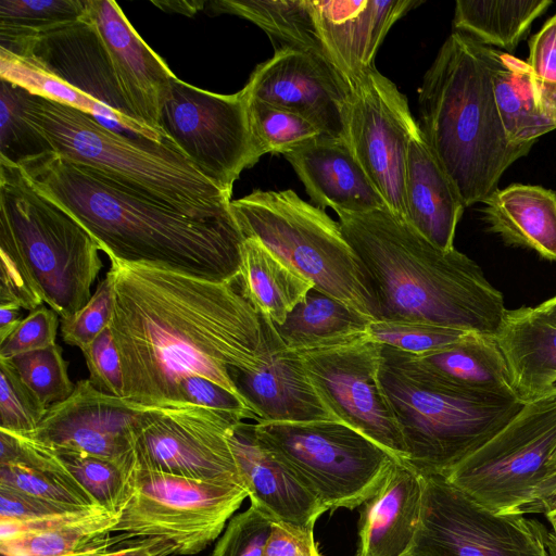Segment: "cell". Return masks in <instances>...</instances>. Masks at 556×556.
Returning <instances> with one entry per match:
<instances>
[{
  "label": "cell",
  "instance_id": "9f6ffc18",
  "mask_svg": "<svg viewBox=\"0 0 556 556\" xmlns=\"http://www.w3.org/2000/svg\"><path fill=\"white\" fill-rule=\"evenodd\" d=\"M556 509V470L548 472L536 486L526 514H542L545 517Z\"/></svg>",
  "mask_w": 556,
  "mask_h": 556
},
{
  "label": "cell",
  "instance_id": "7bdbcfd3",
  "mask_svg": "<svg viewBox=\"0 0 556 556\" xmlns=\"http://www.w3.org/2000/svg\"><path fill=\"white\" fill-rule=\"evenodd\" d=\"M0 484L61 505L102 507L76 480L23 465H0Z\"/></svg>",
  "mask_w": 556,
  "mask_h": 556
},
{
  "label": "cell",
  "instance_id": "8d00e7d4",
  "mask_svg": "<svg viewBox=\"0 0 556 556\" xmlns=\"http://www.w3.org/2000/svg\"><path fill=\"white\" fill-rule=\"evenodd\" d=\"M0 78L14 83L33 94L83 111L117 132L132 138H143L132 134L123 118L109 108L38 70L23 58L2 49H0Z\"/></svg>",
  "mask_w": 556,
  "mask_h": 556
},
{
  "label": "cell",
  "instance_id": "d590c367",
  "mask_svg": "<svg viewBox=\"0 0 556 556\" xmlns=\"http://www.w3.org/2000/svg\"><path fill=\"white\" fill-rule=\"evenodd\" d=\"M85 7V0H1L0 49L15 54L26 42L83 20Z\"/></svg>",
  "mask_w": 556,
  "mask_h": 556
},
{
  "label": "cell",
  "instance_id": "5bb4252c",
  "mask_svg": "<svg viewBox=\"0 0 556 556\" xmlns=\"http://www.w3.org/2000/svg\"><path fill=\"white\" fill-rule=\"evenodd\" d=\"M382 348L364 333L296 352L315 391L337 420L394 457L406 459L402 433L379 379Z\"/></svg>",
  "mask_w": 556,
  "mask_h": 556
},
{
  "label": "cell",
  "instance_id": "30bf717a",
  "mask_svg": "<svg viewBox=\"0 0 556 556\" xmlns=\"http://www.w3.org/2000/svg\"><path fill=\"white\" fill-rule=\"evenodd\" d=\"M555 455L556 386L444 478L494 513L525 515Z\"/></svg>",
  "mask_w": 556,
  "mask_h": 556
},
{
  "label": "cell",
  "instance_id": "c3c4849f",
  "mask_svg": "<svg viewBox=\"0 0 556 556\" xmlns=\"http://www.w3.org/2000/svg\"><path fill=\"white\" fill-rule=\"evenodd\" d=\"M178 389L184 404L213 409L233 422H241L245 419L257 421V416L242 397L204 377H186L179 382Z\"/></svg>",
  "mask_w": 556,
  "mask_h": 556
},
{
  "label": "cell",
  "instance_id": "44dd1931",
  "mask_svg": "<svg viewBox=\"0 0 556 556\" xmlns=\"http://www.w3.org/2000/svg\"><path fill=\"white\" fill-rule=\"evenodd\" d=\"M85 1V17L106 48L125 101L144 126L161 134L160 112L176 75L143 41L115 1Z\"/></svg>",
  "mask_w": 556,
  "mask_h": 556
},
{
  "label": "cell",
  "instance_id": "9c48e42d",
  "mask_svg": "<svg viewBox=\"0 0 556 556\" xmlns=\"http://www.w3.org/2000/svg\"><path fill=\"white\" fill-rule=\"evenodd\" d=\"M254 431L328 510L363 505L396 458L338 420L256 421Z\"/></svg>",
  "mask_w": 556,
  "mask_h": 556
},
{
  "label": "cell",
  "instance_id": "277c9868",
  "mask_svg": "<svg viewBox=\"0 0 556 556\" xmlns=\"http://www.w3.org/2000/svg\"><path fill=\"white\" fill-rule=\"evenodd\" d=\"M418 109L419 129L466 207L495 191L533 146L507 138L481 45L457 30L426 72Z\"/></svg>",
  "mask_w": 556,
  "mask_h": 556
},
{
  "label": "cell",
  "instance_id": "7402d4cb",
  "mask_svg": "<svg viewBox=\"0 0 556 556\" xmlns=\"http://www.w3.org/2000/svg\"><path fill=\"white\" fill-rule=\"evenodd\" d=\"M417 0H311L324 53L346 85L375 67L390 28Z\"/></svg>",
  "mask_w": 556,
  "mask_h": 556
},
{
  "label": "cell",
  "instance_id": "8fae6325",
  "mask_svg": "<svg viewBox=\"0 0 556 556\" xmlns=\"http://www.w3.org/2000/svg\"><path fill=\"white\" fill-rule=\"evenodd\" d=\"M247 497L236 483L134 469L114 533L163 538L176 555H195L220 535Z\"/></svg>",
  "mask_w": 556,
  "mask_h": 556
},
{
  "label": "cell",
  "instance_id": "7dc6e473",
  "mask_svg": "<svg viewBox=\"0 0 556 556\" xmlns=\"http://www.w3.org/2000/svg\"><path fill=\"white\" fill-rule=\"evenodd\" d=\"M0 305H15L27 311L38 308L43 300L17 250L0 240Z\"/></svg>",
  "mask_w": 556,
  "mask_h": 556
},
{
  "label": "cell",
  "instance_id": "ac0fdd59",
  "mask_svg": "<svg viewBox=\"0 0 556 556\" xmlns=\"http://www.w3.org/2000/svg\"><path fill=\"white\" fill-rule=\"evenodd\" d=\"M242 90L248 99L300 115L324 137L346 141L350 88L323 54L275 51L255 67Z\"/></svg>",
  "mask_w": 556,
  "mask_h": 556
},
{
  "label": "cell",
  "instance_id": "4316f807",
  "mask_svg": "<svg viewBox=\"0 0 556 556\" xmlns=\"http://www.w3.org/2000/svg\"><path fill=\"white\" fill-rule=\"evenodd\" d=\"M405 222L442 250L454 249L466 208L420 129L409 141L404 174Z\"/></svg>",
  "mask_w": 556,
  "mask_h": 556
},
{
  "label": "cell",
  "instance_id": "f546056e",
  "mask_svg": "<svg viewBox=\"0 0 556 556\" xmlns=\"http://www.w3.org/2000/svg\"><path fill=\"white\" fill-rule=\"evenodd\" d=\"M490 231L505 242L556 261V193L534 185L497 188L482 202Z\"/></svg>",
  "mask_w": 556,
  "mask_h": 556
},
{
  "label": "cell",
  "instance_id": "b9f144b4",
  "mask_svg": "<svg viewBox=\"0 0 556 556\" xmlns=\"http://www.w3.org/2000/svg\"><path fill=\"white\" fill-rule=\"evenodd\" d=\"M7 359V358H5ZM23 382L50 407L66 400L74 391L62 348L56 343L38 351L9 358Z\"/></svg>",
  "mask_w": 556,
  "mask_h": 556
},
{
  "label": "cell",
  "instance_id": "f5cc1de1",
  "mask_svg": "<svg viewBox=\"0 0 556 556\" xmlns=\"http://www.w3.org/2000/svg\"><path fill=\"white\" fill-rule=\"evenodd\" d=\"M313 530L274 521L263 556H319Z\"/></svg>",
  "mask_w": 556,
  "mask_h": 556
},
{
  "label": "cell",
  "instance_id": "6125c7cd",
  "mask_svg": "<svg viewBox=\"0 0 556 556\" xmlns=\"http://www.w3.org/2000/svg\"><path fill=\"white\" fill-rule=\"evenodd\" d=\"M551 523V531L556 534V509L545 517Z\"/></svg>",
  "mask_w": 556,
  "mask_h": 556
},
{
  "label": "cell",
  "instance_id": "4fadbf2b",
  "mask_svg": "<svg viewBox=\"0 0 556 556\" xmlns=\"http://www.w3.org/2000/svg\"><path fill=\"white\" fill-rule=\"evenodd\" d=\"M422 476L421 517L412 551L425 556H548L541 522L494 513L444 477Z\"/></svg>",
  "mask_w": 556,
  "mask_h": 556
},
{
  "label": "cell",
  "instance_id": "1f68e13d",
  "mask_svg": "<svg viewBox=\"0 0 556 556\" xmlns=\"http://www.w3.org/2000/svg\"><path fill=\"white\" fill-rule=\"evenodd\" d=\"M240 293L260 317L280 326L315 286L258 239L244 238L238 281Z\"/></svg>",
  "mask_w": 556,
  "mask_h": 556
},
{
  "label": "cell",
  "instance_id": "5b68a950",
  "mask_svg": "<svg viewBox=\"0 0 556 556\" xmlns=\"http://www.w3.org/2000/svg\"><path fill=\"white\" fill-rule=\"evenodd\" d=\"M28 122L53 153L88 166L143 197L186 215H231V195L199 173L170 140L132 138L91 115L28 91Z\"/></svg>",
  "mask_w": 556,
  "mask_h": 556
},
{
  "label": "cell",
  "instance_id": "bcb514c9",
  "mask_svg": "<svg viewBox=\"0 0 556 556\" xmlns=\"http://www.w3.org/2000/svg\"><path fill=\"white\" fill-rule=\"evenodd\" d=\"M114 294L111 278L98 283L90 300L73 316L61 321V334L65 343L80 350L90 344L111 323Z\"/></svg>",
  "mask_w": 556,
  "mask_h": 556
},
{
  "label": "cell",
  "instance_id": "6f0895ef",
  "mask_svg": "<svg viewBox=\"0 0 556 556\" xmlns=\"http://www.w3.org/2000/svg\"><path fill=\"white\" fill-rule=\"evenodd\" d=\"M21 307L0 305V343H2L21 324Z\"/></svg>",
  "mask_w": 556,
  "mask_h": 556
},
{
  "label": "cell",
  "instance_id": "11a10c76",
  "mask_svg": "<svg viewBox=\"0 0 556 556\" xmlns=\"http://www.w3.org/2000/svg\"><path fill=\"white\" fill-rule=\"evenodd\" d=\"M176 555L175 545L163 538H139L126 544L85 556H170Z\"/></svg>",
  "mask_w": 556,
  "mask_h": 556
},
{
  "label": "cell",
  "instance_id": "db71d44e",
  "mask_svg": "<svg viewBox=\"0 0 556 556\" xmlns=\"http://www.w3.org/2000/svg\"><path fill=\"white\" fill-rule=\"evenodd\" d=\"M527 63L536 76L556 84V13L530 39Z\"/></svg>",
  "mask_w": 556,
  "mask_h": 556
},
{
  "label": "cell",
  "instance_id": "94428289",
  "mask_svg": "<svg viewBox=\"0 0 556 556\" xmlns=\"http://www.w3.org/2000/svg\"><path fill=\"white\" fill-rule=\"evenodd\" d=\"M545 543L548 556H556V534L553 531L547 530Z\"/></svg>",
  "mask_w": 556,
  "mask_h": 556
},
{
  "label": "cell",
  "instance_id": "ffe728a7",
  "mask_svg": "<svg viewBox=\"0 0 556 556\" xmlns=\"http://www.w3.org/2000/svg\"><path fill=\"white\" fill-rule=\"evenodd\" d=\"M260 318L263 337L258 365L253 369H229L257 421L337 420L311 383L299 353L287 348L270 320Z\"/></svg>",
  "mask_w": 556,
  "mask_h": 556
},
{
  "label": "cell",
  "instance_id": "7c38bea8",
  "mask_svg": "<svg viewBox=\"0 0 556 556\" xmlns=\"http://www.w3.org/2000/svg\"><path fill=\"white\" fill-rule=\"evenodd\" d=\"M159 129L199 173L229 195L242 170L260 160L242 89L219 94L175 76L160 112Z\"/></svg>",
  "mask_w": 556,
  "mask_h": 556
},
{
  "label": "cell",
  "instance_id": "be15d7a7",
  "mask_svg": "<svg viewBox=\"0 0 556 556\" xmlns=\"http://www.w3.org/2000/svg\"><path fill=\"white\" fill-rule=\"evenodd\" d=\"M402 556H425V555H422V554H420V553H417V552H414V551L409 549L407 553H405V554H404V555H402Z\"/></svg>",
  "mask_w": 556,
  "mask_h": 556
},
{
  "label": "cell",
  "instance_id": "9a60e30c",
  "mask_svg": "<svg viewBox=\"0 0 556 556\" xmlns=\"http://www.w3.org/2000/svg\"><path fill=\"white\" fill-rule=\"evenodd\" d=\"M237 424L199 405L152 406L132 435L135 469L244 486L229 442Z\"/></svg>",
  "mask_w": 556,
  "mask_h": 556
},
{
  "label": "cell",
  "instance_id": "e0dca14e",
  "mask_svg": "<svg viewBox=\"0 0 556 556\" xmlns=\"http://www.w3.org/2000/svg\"><path fill=\"white\" fill-rule=\"evenodd\" d=\"M151 407L100 392L84 379L66 400L48 407L34 431L23 435L52 451L111 459L132 472V435Z\"/></svg>",
  "mask_w": 556,
  "mask_h": 556
},
{
  "label": "cell",
  "instance_id": "4dcf8cb0",
  "mask_svg": "<svg viewBox=\"0 0 556 556\" xmlns=\"http://www.w3.org/2000/svg\"><path fill=\"white\" fill-rule=\"evenodd\" d=\"M407 354L416 365L453 386L520 400L494 336L470 333L456 344L437 352Z\"/></svg>",
  "mask_w": 556,
  "mask_h": 556
},
{
  "label": "cell",
  "instance_id": "484cf974",
  "mask_svg": "<svg viewBox=\"0 0 556 556\" xmlns=\"http://www.w3.org/2000/svg\"><path fill=\"white\" fill-rule=\"evenodd\" d=\"M118 513L93 508L37 521L0 520L2 556H85L110 549L126 534H115Z\"/></svg>",
  "mask_w": 556,
  "mask_h": 556
},
{
  "label": "cell",
  "instance_id": "681fc988",
  "mask_svg": "<svg viewBox=\"0 0 556 556\" xmlns=\"http://www.w3.org/2000/svg\"><path fill=\"white\" fill-rule=\"evenodd\" d=\"M91 384L100 392L124 397V376L119 355L110 328L80 350Z\"/></svg>",
  "mask_w": 556,
  "mask_h": 556
},
{
  "label": "cell",
  "instance_id": "ab89813d",
  "mask_svg": "<svg viewBox=\"0 0 556 556\" xmlns=\"http://www.w3.org/2000/svg\"><path fill=\"white\" fill-rule=\"evenodd\" d=\"M75 480L103 508L118 513L125 503L132 472L100 456L54 451Z\"/></svg>",
  "mask_w": 556,
  "mask_h": 556
},
{
  "label": "cell",
  "instance_id": "83f0119b",
  "mask_svg": "<svg viewBox=\"0 0 556 556\" xmlns=\"http://www.w3.org/2000/svg\"><path fill=\"white\" fill-rule=\"evenodd\" d=\"M480 45L507 138L514 143H534L555 130L556 84L536 76L526 61Z\"/></svg>",
  "mask_w": 556,
  "mask_h": 556
},
{
  "label": "cell",
  "instance_id": "f35d334b",
  "mask_svg": "<svg viewBox=\"0 0 556 556\" xmlns=\"http://www.w3.org/2000/svg\"><path fill=\"white\" fill-rule=\"evenodd\" d=\"M27 93L25 88L0 78V161L16 166L52 152L25 116Z\"/></svg>",
  "mask_w": 556,
  "mask_h": 556
},
{
  "label": "cell",
  "instance_id": "603a6c76",
  "mask_svg": "<svg viewBox=\"0 0 556 556\" xmlns=\"http://www.w3.org/2000/svg\"><path fill=\"white\" fill-rule=\"evenodd\" d=\"M229 442L251 504L275 522L314 529L328 508L258 442L254 424L235 425Z\"/></svg>",
  "mask_w": 556,
  "mask_h": 556
},
{
  "label": "cell",
  "instance_id": "7a4b0ae2",
  "mask_svg": "<svg viewBox=\"0 0 556 556\" xmlns=\"http://www.w3.org/2000/svg\"><path fill=\"white\" fill-rule=\"evenodd\" d=\"M18 167L109 258L214 282L238 281L244 237L232 214L212 219L186 215L53 152Z\"/></svg>",
  "mask_w": 556,
  "mask_h": 556
},
{
  "label": "cell",
  "instance_id": "52a82bcc",
  "mask_svg": "<svg viewBox=\"0 0 556 556\" xmlns=\"http://www.w3.org/2000/svg\"><path fill=\"white\" fill-rule=\"evenodd\" d=\"M0 240L22 256L43 302L67 319L91 298L100 248L67 212L40 194L22 169L0 161Z\"/></svg>",
  "mask_w": 556,
  "mask_h": 556
},
{
  "label": "cell",
  "instance_id": "816d5d0a",
  "mask_svg": "<svg viewBox=\"0 0 556 556\" xmlns=\"http://www.w3.org/2000/svg\"><path fill=\"white\" fill-rule=\"evenodd\" d=\"M89 509L93 508L52 503L0 484V520L37 521Z\"/></svg>",
  "mask_w": 556,
  "mask_h": 556
},
{
  "label": "cell",
  "instance_id": "ee69618b",
  "mask_svg": "<svg viewBox=\"0 0 556 556\" xmlns=\"http://www.w3.org/2000/svg\"><path fill=\"white\" fill-rule=\"evenodd\" d=\"M47 409L11 362L0 358V429L27 434L38 427Z\"/></svg>",
  "mask_w": 556,
  "mask_h": 556
},
{
  "label": "cell",
  "instance_id": "e575fe53",
  "mask_svg": "<svg viewBox=\"0 0 556 556\" xmlns=\"http://www.w3.org/2000/svg\"><path fill=\"white\" fill-rule=\"evenodd\" d=\"M371 320L313 288L277 332L287 348L301 351L338 343L367 332Z\"/></svg>",
  "mask_w": 556,
  "mask_h": 556
},
{
  "label": "cell",
  "instance_id": "836d02e7",
  "mask_svg": "<svg viewBox=\"0 0 556 556\" xmlns=\"http://www.w3.org/2000/svg\"><path fill=\"white\" fill-rule=\"evenodd\" d=\"M551 4V0H458L453 26L484 46L514 51Z\"/></svg>",
  "mask_w": 556,
  "mask_h": 556
},
{
  "label": "cell",
  "instance_id": "74e56055",
  "mask_svg": "<svg viewBox=\"0 0 556 556\" xmlns=\"http://www.w3.org/2000/svg\"><path fill=\"white\" fill-rule=\"evenodd\" d=\"M247 101L250 132L258 159L266 153L285 155L323 136L313 124L289 110L255 99L247 98Z\"/></svg>",
  "mask_w": 556,
  "mask_h": 556
},
{
  "label": "cell",
  "instance_id": "d4e9b609",
  "mask_svg": "<svg viewBox=\"0 0 556 556\" xmlns=\"http://www.w3.org/2000/svg\"><path fill=\"white\" fill-rule=\"evenodd\" d=\"M422 495L424 476L395 458L379 489L363 504L356 556L407 553L419 528Z\"/></svg>",
  "mask_w": 556,
  "mask_h": 556
},
{
  "label": "cell",
  "instance_id": "cb8c5ba5",
  "mask_svg": "<svg viewBox=\"0 0 556 556\" xmlns=\"http://www.w3.org/2000/svg\"><path fill=\"white\" fill-rule=\"evenodd\" d=\"M283 156L318 207L337 214L388 208L346 141L321 136Z\"/></svg>",
  "mask_w": 556,
  "mask_h": 556
},
{
  "label": "cell",
  "instance_id": "d6a6232c",
  "mask_svg": "<svg viewBox=\"0 0 556 556\" xmlns=\"http://www.w3.org/2000/svg\"><path fill=\"white\" fill-rule=\"evenodd\" d=\"M211 14H232L263 29L275 46L325 55L311 0H216L207 3ZM326 56V55H325Z\"/></svg>",
  "mask_w": 556,
  "mask_h": 556
},
{
  "label": "cell",
  "instance_id": "f1b7e54d",
  "mask_svg": "<svg viewBox=\"0 0 556 556\" xmlns=\"http://www.w3.org/2000/svg\"><path fill=\"white\" fill-rule=\"evenodd\" d=\"M495 339L522 402L556 386V326L540 317L533 307L507 309Z\"/></svg>",
  "mask_w": 556,
  "mask_h": 556
},
{
  "label": "cell",
  "instance_id": "60d3db41",
  "mask_svg": "<svg viewBox=\"0 0 556 556\" xmlns=\"http://www.w3.org/2000/svg\"><path fill=\"white\" fill-rule=\"evenodd\" d=\"M468 332L425 321L377 319L369 323L367 337L382 345L413 355H425L456 344Z\"/></svg>",
  "mask_w": 556,
  "mask_h": 556
},
{
  "label": "cell",
  "instance_id": "3957f363",
  "mask_svg": "<svg viewBox=\"0 0 556 556\" xmlns=\"http://www.w3.org/2000/svg\"><path fill=\"white\" fill-rule=\"evenodd\" d=\"M338 216L367 277L377 319L496 336L507 312L504 296L475 261L435 247L388 208Z\"/></svg>",
  "mask_w": 556,
  "mask_h": 556
},
{
  "label": "cell",
  "instance_id": "91938a15",
  "mask_svg": "<svg viewBox=\"0 0 556 556\" xmlns=\"http://www.w3.org/2000/svg\"><path fill=\"white\" fill-rule=\"evenodd\" d=\"M533 311L544 320L556 326V295L533 307Z\"/></svg>",
  "mask_w": 556,
  "mask_h": 556
},
{
  "label": "cell",
  "instance_id": "f6af8a7d",
  "mask_svg": "<svg viewBox=\"0 0 556 556\" xmlns=\"http://www.w3.org/2000/svg\"><path fill=\"white\" fill-rule=\"evenodd\" d=\"M274 520L254 505L229 519L210 556H263Z\"/></svg>",
  "mask_w": 556,
  "mask_h": 556
},
{
  "label": "cell",
  "instance_id": "f907efd6",
  "mask_svg": "<svg viewBox=\"0 0 556 556\" xmlns=\"http://www.w3.org/2000/svg\"><path fill=\"white\" fill-rule=\"evenodd\" d=\"M59 315L39 306L22 319L17 328L0 343V358L42 350L55 344Z\"/></svg>",
  "mask_w": 556,
  "mask_h": 556
},
{
  "label": "cell",
  "instance_id": "2e32d148",
  "mask_svg": "<svg viewBox=\"0 0 556 556\" xmlns=\"http://www.w3.org/2000/svg\"><path fill=\"white\" fill-rule=\"evenodd\" d=\"M418 129L406 97L378 70L350 86L346 142L388 210L404 220L406 155Z\"/></svg>",
  "mask_w": 556,
  "mask_h": 556
},
{
  "label": "cell",
  "instance_id": "d6986e66",
  "mask_svg": "<svg viewBox=\"0 0 556 556\" xmlns=\"http://www.w3.org/2000/svg\"><path fill=\"white\" fill-rule=\"evenodd\" d=\"M13 55L109 108L132 134L160 143L167 140L144 126L128 106L106 48L85 15L72 25L26 42Z\"/></svg>",
  "mask_w": 556,
  "mask_h": 556
},
{
  "label": "cell",
  "instance_id": "680465c9",
  "mask_svg": "<svg viewBox=\"0 0 556 556\" xmlns=\"http://www.w3.org/2000/svg\"><path fill=\"white\" fill-rule=\"evenodd\" d=\"M155 5L162 8V10L178 12L186 15H192L198 10L203 9L205 2H195V1H176V2H153Z\"/></svg>",
  "mask_w": 556,
  "mask_h": 556
},
{
  "label": "cell",
  "instance_id": "8992f818",
  "mask_svg": "<svg viewBox=\"0 0 556 556\" xmlns=\"http://www.w3.org/2000/svg\"><path fill=\"white\" fill-rule=\"evenodd\" d=\"M379 379L407 450L405 460L421 475L444 477L525 404L453 386L416 365L406 352L386 345Z\"/></svg>",
  "mask_w": 556,
  "mask_h": 556
},
{
  "label": "cell",
  "instance_id": "ba28073f",
  "mask_svg": "<svg viewBox=\"0 0 556 556\" xmlns=\"http://www.w3.org/2000/svg\"><path fill=\"white\" fill-rule=\"evenodd\" d=\"M231 214L244 238H256L314 283L369 320L377 308L361 262L339 222L293 190H254L231 200Z\"/></svg>",
  "mask_w": 556,
  "mask_h": 556
},
{
  "label": "cell",
  "instance_id": "6da1fadb",
  "mask_svg": "<svg viewBox=\"0 0 556 556\" xmlns=\"http://www.w3.org/2000/svg\"><path fill=\"white\" fill-rule=\"evenodd\" d=\"M109 260L114 294L109 328L124 397L144 406L181 405L178 386L189 376L240 396L229 369L258 365L263 329L233 283Z\"/></svg>",
  "mask_w": 556,
  "mask_h": 556
}]
</instances>
